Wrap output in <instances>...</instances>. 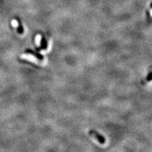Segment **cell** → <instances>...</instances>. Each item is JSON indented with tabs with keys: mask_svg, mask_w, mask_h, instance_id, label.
<instances>
[{
	"mask_svg": "<svg viewBox=\"0 0 152 152\" xmlns=\"http://www.w3.org/2000/svg\"><path fill=\"white\" fill-rule=\"evenodd\" d=\"M89 134L92 137H94L96 139L99 143L101 144H104L105 143L106 140L104 137V136H102V134H100L99 133H98V132L96 131L95 130H90L89 131Z\"/></svg>",
	"mask_w": 152,
	"mask_h": 152,
	"instance_id": "1",
	"label": "cell"
},
{
	"mask_svg": "<svg viewBox=\"0 0 152 152\" xmlns=\"http://www.w3.org/2000/svg\"><path fill=\"white\" fill-rule=\"evenodd\" d=\"M21 58H24V59H27V60H29V61H32V62L36 63V64H42V65H43V64H46V61H43V62L40 61V60H38L37 58L35 57L34 56L32 55H31V54L22 55H21Z\"/></svg>",
	"mask_w": 152,
	"mask_h": 152,
	"instance_id": "2",
	"label": "cell"
},
{
	"mask_svg": "<svg viewBox=\"0 0 152 152\" xmlns=\"http://www.w3.org/2000/svg\"><path fill=\"white\" fill-rule=\"evenodd\" d=\"M145 81H146V82H150V81H152V72L151 73H150L148 75L147 77H146V79Z\"/></svg>",
	"mask_w": 152,
	"mask_h": 152,
	"instance_id": "3",
	"label": "cell"
},
{
	"mask_svg": "<svg viewBox=\"0 0 152 152\" xmlns=\"http://www.w3.org/2000/svg\"><path fill=\"white\" fill-rule=\"evenodd\" d=\"M41 37L40 35H37L36 36V44H37V46H39L40 44V42H41Z\"/></svg>",
	"mask_w": 152,
	"mask_h": 152,
	"instance_id": "4",
	"label": "cell"
},
{
	"mask_svg": "<svg viewBox=\"0 0 152 152\" xmlns=\"http://www.w3.org/2000/svg\"><path fill=\"white\" fill-rule=\"evenodd\" d=\"M11 24L14 26V27H18V22L16 20H13L11 22Z\"/></svg>",
	"mask_w": 152,
	"mask_h": 152,
	"instance_id": "5",
	"label": "cell"
}]
</instances>
